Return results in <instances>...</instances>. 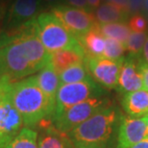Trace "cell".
Masks as SVG:
<instances>
[{
    "label": "cell",
    "instance_id": "1",
    "mask_svg": "<svg viewBox=\"0 0 148 148\" xmlns=\"http://www.w3.org/2000/svg\"><path fill=\"white\" fill-rule=\"evenodd\" d=\"M35 18L14 30L0 32V76L21 80L51 63V53L37 36Z\"/></svg>",
    "mask_w": 148,
    "mask_h": 148
},
{
    "label": "cell",
    "instance_id": "2",
    "mask_svg": "<svg viewBox=\"0 0 148 148\" xmlns=\"http://www.w3.org/2000/svg\"><path fill=\"white\" fill-rule=\"evenodd\" d=\"M121 114L112 102L97 112L67 134L74 148H115Z\"/></svg>",
    "mask_w": 148,
    "mask_h": 148
},
{
    "label": "cell",
    "instance_id": "3",
    "mask_svg": "<svg viewBox=\"0 0 148 148\" xmlns=\"http://www.w3.org/2000/svg\"><path fill=\"white\" fill-rule=\"evenodd\" d=\"M11 95L26 127L34 129L47 121L52 122L54 108L38 86L36 75L12 82Z\"/></svg>",
    "mask_w": 148,
    "mask_h": 148
},
{
    "label": "cell",
    "instance_id": "4",
    "mask_svg": "<svg viewBox=\"0 0 148 148\" xmlns=\"http://www.w3.org/2000/svg\"><path fill=\"white\" fill-rule=\"evenodd\" d=\"M35 28L38 40L49 53L59 50H75L85 54L77 38L52 12L38 14L35 18Z\"/></svg>",
    "mask_w": 148,
    "mask_h": 148
},
{
    "label": "cell",
    "instance_id": "5",
    "mask_svg": "<svg viewBox=\"0 0 148 148\" xmlns=\"http://www.w3.org/2000/svg\"><path fill=\"white\" fill-rule=\"evenodd\" d=\"M105 95H107L105 88L99 86L91 77L82 82L60 85L56 95L55 110L52 119L74 105L90 98Z\"/></svg>",
    "mask_w": 148,
    "mask_h": 148
},
{
    "label": "cell",
    "instance_id": "6",
    "mask_svg": "<svg viewBox=\"0 0 148 148\" xmlns=\"http://www.w3.org/2000/svg\"><path fill=\"white\" fill-rule=\"evenodd\" d=\"M12 82L8 77L0 78V148H5L22 129L23 121L13 104Z\"/></svg>",
    "mask_w": 148,
    "mask_h": 148
},
{
    "label": "cell",
    "instance_id": "7",
    "mask_svg": "<svg viewBox=\"0 0 148 148\" xmlns=\"http://www.w3.org/2000/svg\"><path fill=\"white\" fill-rule=\"evenodd\" d=\"M112 101L107 95L86 100L84 102L72 106L59 116L53 118L52 124L60 132L69 134L77 126L88 119L106 106L110 105Z\"/></svg>",
    "mask_w": 148,
    "mask_h": 148
},
{
    "label": "cell",
    "instance_id": "8",
    "mask_svg": "<svg viewBox=\"0 0 148 148\" xmlns=\"http://www.w3.org/2000/svg\"><path fill=\"white\" fill-rule=\"evenodd\" d=\"M51 12L77 38L85 35L97 23L91 12L73 8L69 5H55Z\"/></svg>",
    "mask_w": 148,
    "mask_h": 148
},
{
    "label": "cell",
    "instance_id": "9",
    "mask_svg": "<svg viewBox=\"0 0 148 148\" xmlns=\"http://www.w3.org/2000/svg\"><path fill=\"white\" fill-rule=\"evenodd\" d=\"M123 60L112 61L104 57L88 58L86 59V66L91 78L99 86L106 90H115Z\"/></svg>",
    "mask_w": 148,
    "mask_h": 148
},
{
    "label": "cell",
    "instance_id": "10",
    "mask_svg": "<svg viewBox=\"0 0 148 148\" xmlns=\"http://www.w3.org/2000/svg\"><path fill=\"white\" fill-rule=\"evenodd\" d=\"M40 0H13L3 16L4 30H14L30 22L38 14Z\"/></svg>",
    "mask_w": 148,
    "mask_h": 148
},
{
    "label": "cell",
    "instance_id": "11",
    "mask_svg": "<svg viewBox=\"0 0 148 148\" xmlns=\"http://www.w3.org/2000/svg\"><path fill=\"white\" fill-rule=\"evenodd\" d=\"M145 138H147L145 117H132L127 114H121L115 148H131Z\"/></svg>",
    "mask_w": 148,
    "mask_h": 148
},
{
    "label": "cell",
    "instance_id": "12",
    "mask_svg": "<svg viewBox=\"0 0 148 148\" xmlns=\"http://www.w3.org/2000/svg\"><path fill=\"white\" fill-rule=\"evenodd\" d=\"M140 58L126 56L121 66L115 90L121 95L143 90V79L140 69Z\"/></svg>",
    "mask_w": 148,
    "mask_h": 148
},
{
    "label": "cell",
    "instance_id": "13",
    "mask_svg": "<svg viewBox=\"0 0 148 148\" xmlns=\"http://www.w3.org/2000/svg\"><path fill=\"white\" fill-rule=\"evenodd\" d=\"M38 133V148H74L67 134L56 129L51 121L44 122Z\"/></svg>",
    "mask_w": 148,
    "mask_h": 148
},
{
    "label": "cell",
    "instance_id": "14",
    "mask_svg": "<svg viewBox=\"0 0 148 148\" xmlns=\"http://www.w3.org/2000/svg\"><path fill=\"white\" fill-rule=\"evenodd\" d=\"M123 111L129 116L143 117L148 114V90H140L124 94L121 99Z\"/></svg>",
    "mask_w": 148,
    "mask_h": 148
},
{
    "label": "cell",
    "instance_id": "15",
    "mask_svg": "<svg viewBox=\"0 0 148 148\" xmlns=\"http://www.w3.org/2000/svg\"><path fill=\"white\" fill-rule=\"evenodd\" d=\"M83 50L85 52L86 59L102 57L105 49L106 38L100 31L99 24L96 23L90 31L82 37L78 38Z\"/></svg>",
    "mask_w": 148,
    "mask_h": 148
},
{
    "label": "cell",
    "instance_id": "16",
    "mask_svg": "<svg viewBox=\"0 0 148 148\" xmlns=\"http://www.w3.org/2000/svg\"><path fill=\"white\" fill-rule=\"evenodd\" d=\"M36 78L40 88L55 110L56 95L60 87V79H59V74L56 72L51 63L40 70V72L36 75Z\"/></svg>",
    "mask_w": 148,
    "mask_h": 148
},
{
    "label": "cell",
    "instance_id": "17",
    "mask_svg": "<svg viewBox=\"0 0 148 148\" xmlns=\"http://www.w3.org/2000/svg\"><path fill=\"white\" fill-rule=\"evenodd\" d=\"M82 63H86L85 54L75 50H59L51 53V64L58 74L69 66Z\"/></svg>",
    "mask_w": 148,
    "mask_h": 148
},
{
    "label": "cell",
    "instance_id": "18",
    "mask_svg": "<svg viewBox=\"0 0 148 148\" xmlns=\"http://www.w3.org/2000/svg\"><path fill=\"white\" fill-rule=\"evenodd\" d=\"M94 17H95L97 23H99V24L125 22L128 19L129 14L121 10L114 4L106 2L104 4H101L96 9Z\"/></svg>",
    "mask_w": 148,
    "mask_h": 148
},
{
    "label": "cell",
    "instance_id": "19",
    "mask_svg": "<svg viewBox=\"0 0 148 148\" xmlns=\"http://www.w3.org/2000/svg\"><path fill=\"white\" fill-rule=\"evenodd\" d=\"M38 138L37 130L24 126L5 148H38Z\"/></svg>",
    "mask_w": 148,
    "mask_h": 148
},
{
    "label": "cell",
    "instance_id": "20",
    "mask_svg": "<svg viewBox=\"0 0 148 148\" xmlns=\"http://www.w3.org/2000/svg\"><path fill=\"white\" fill-rule=\"evenodd\" d=\"M99 28L105 38H114V40L121 41L124 44H126V41L128 40V38L132 33V31L130 30L129 26L128 24H126V22L99 24Z\"/></svg>",
    "mask_w": 148,
    "mask_h": 148
},
{
    "label": "cell",
    "instance_id": "21",
    "mask_svg": "<svg viewBox=\"0 0 148 148\" xmlns=\"http://www.w3.org/2000/svg\"><path fill=\"white\" fill-rule=\"evenodd\" d=\"M90 77L91 76L88 73L86 63L74 64V66H69V69H64V71L59 74L60 85L82 82L88 80Z\"/></svg>",
    "mask_w": 148,
    "mask_h": 148
},
{
    "label": "cell",
    "instance_id": "22",
    "mask_svg": "<svg viewBox=\"0 0 148 148\" xmlns=\"http://www.w3.org/2000/svg\"><path fill=\"white\" fill-rule=\"evenodd\" d=\"M147 38V33H136V32H132L125 44L126 51L128 52L127 56H130V57L133 58L141 57L143 49Z\"/></svg>",
    "mask_w": 148,
    "mask_h": 148
},
{
    "label": "cell",
    "instance_id": "23",
    "mask_svg": "<svg viewBox=\"0 0 148 148\" xmlns=\"http://www.w3.org/2000/svg\"><path fill=\"white\" fill-rule=\"evenodd\" d=\"M126 46L121 41L110 38H106L105 40V49L103 52V56L106 59L112 61L122 60L125 58Z\"/></svg>",
    "mask_w": 148,
    "mask_h": 148
},
{
    "label": "cell",
    "instance_id": "24",
    "mask_svg": "<svg viewBox=\"0 0 148 148\" xmlns=\"http://www.w3.org/2000/svg\"><path fill=\"white\" fill-rule=\"evenodd\" d=\"M128 26L130 30L136 33H147L148 21L146 17L141 14H135L129 18Z\"/></svg>",
    "mask_w": 148,
    "mask_h": 148
},
{
    "label": "cell",
    "instance_id": "25",
    "mask_svg": "<svg viewBox=\"0 0 148 148\" xmlns=\"http://www.w3.org/2000/svg\"><path fill=\"white\" fill-rule=\"evenodd\" d=\"M130 14H138V12L143 9L144 0H128Z\"/></svg>",
    "mask_w": 148,
    "mask_h": 148
},
{
    "label": "cell",
    "instance_id": "26",
    "mask_svg": "<svg viewBox=\"0 0 148 148\" xmlns=\"http://www.w3.org/2000/svg\"><path fill=\"white\" fill-rule=\"evenodd\" d=\"M140 69L141 74H143V88L148 90V64L143 60V58H140Z\"/></svg>",
    "mask_w": 148,
    "mask_h": 148
},
{
    "label": "cell",
    "instance_id": "27",
    "mask_svg": "<svg viewBox=\"0 0 148 148\" xmlns=\"http://www.w3.org/2000/svg\"><path fill=\"white\" fill-rule=\"evenodd\" d=\"M66 2L70 7L82 9V10H86V11L90 12L87 0H66Z\"/></svg>",
    "mask_w": 148,
    "mask_h": 148
},
{
    "label": "cell",
    "instance_id": "28",
    "mask_svg": "<svg viewBox=\"0 0 148 148\" xmlns=\"http://www.w3.org/2000/svg\"><path fill=\"white\" fill-rule=\"evenodd\" d=\"M106 1L109 3H112V4H114L115 6H117L118 8H120L121 10H123L124 12H126V13H128L130 14L128 0H106Z\"/></svg>",
    "mask_w": 148,
    "mask_h": 148
},
{
    "label": "cell",
    "instance_id": "29",
    "mask_svg": "<svg viewBox=\"0 0 148 148\" xmlns=\"http://www.w3.org/2000/svg\"><path fill=\"white\" fill-rule=\"evenodd\" d=\"M12 0H0V20H2L3 16L8 9L9 5L11 4Z\"/></svg>",
    "mask_w": 148,
    "mask_h": 148
},
{
    "label": "cell",
    "instance_id": "30",
    "mask_svg": "<svg viewBox=\"0 0 148 148\" xmlns=\"http://www.w3.org/2000/svg\"><path fill=\"white\" fill-rule=\"evenodd\" d=\"M88 1V10L91 12L92 10H95L100 6L102 0H87Z\"/></svg>",
    "mask_w": 148,
    "mask_h": 148
},
{
    "label": "cell",
    "instance_id": "31",
    "mask_svg": "<svg viewBox=\"0 0 148 148\" xmlns=\"http://www.w3.org/2000/svg\"><path fill=\"white\" fill-rule=\"evenodd\" d=\"M141 58H143V60L148 64V38L145 41V43H144V46H143V54H141Z\"/></svg>",
    "mask_w": 148,
    "mask_h": 148
},
{
    "label": "cell",
    "instance_id": "32",
    "mask_svg": "<svg viewBox=\"0 0 148 148\" xmlns=\"http://www.w3.org/2000/svg\"><path fill=\"white\" fill-rule=\"evenodd\" d=\"M131 148H148V138H145L140 143H137L136 145H134Z\"/></svg>",
    "mask_w": 148,
    "mask_h": 148
},
{
    "label": "cell",
    "instance_id": "33",
    "mask_svg": "<svg viewBox=\"0 0 148 148\" xmlns=\"http://www.w3.org/2000/svg\"><path fill=\"white\" fill-rule=\"evenodd\" d=\"M143 11L148 12V0H144V4H143Z\"/></svg>",
    "mask_w": 148,
    "mask_h": 148
},
{
    "label": "cell",
    "instance_id": "34",
    "mask_svg": "<svg viewBox=\"0 0 148 148\" xmlns=\"http://www.w3.org/2000/svg\"><path fill=\"white\" fill-rule=\"evenodd\" d=\"M43 2H46V3H50V4H53V3L57 2L58 0H42Z\"/></svg>",
    "mask_w": 148,
    "mask_h": 148
},
{
    "label": "cell",
    "instance_id": "35",
    "mask_svg": "<svg viewBox=\"0 0 148 148\" xmlns=\"http://www.w3.org/2000/svg\"><path fill=\"white\" fill-rule=\"evenodd\" d=\"M144 117H145V118H146V120H147V138H148V114H147Z\"/></svg>",
    "mask_w": 148,
    "mask_h": 148
},
{
    "label": "cell",
    "instance_id": "36",
    "mask_svg": "<svg viewBox=\"0 0 148 148\" xmlns=\"http://www.w3.org/2000/svg\"><path fill=\"white\" fill-rule=\"evenodd\" d=\"M144 16L146 17V19H147V21H148V12H146V13H145V16Z\"/></svg>",
    "mask_w": 148,
    "mask_h": 148
},
{
    "label": "cell",
    "instance_id": "37",
    "mask_svg": "<svg viewBox=\"0 0 148 148\" xmlns=\"http://www.w3.org/2000/svg\"><path fill=\"white\" fill-rule=\"evenodd\" d=\"M0 78H1V76H0Z\"/></svg>",
    "mask_w": 148,
    "mask_h": 148
}]
</instances>
